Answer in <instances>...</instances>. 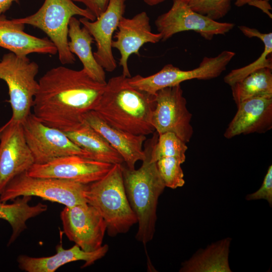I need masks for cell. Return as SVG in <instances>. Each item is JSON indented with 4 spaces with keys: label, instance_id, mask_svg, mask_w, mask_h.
<instances>
[{
    "label": "cell",
    "instance_id": "obj_1",
    "mask_svg": "<svg viewBox=\"0 0 272 272\" xmlns=\"http://www.w3.org/2000/svg\"><path fill=\"white\" fill-rule=\"evenodd\" d=\"M106 84L95 81L83 69L53 67L38 81L33 114L49 126L72 130L83 123L86 113L94 109Z\"/></svg>",
    "mask_w": 272,
    "mask_h": 272
},
{
    "label": "cell",
    "instance_id": "obj_2",
    "mask_svg": "<svg viewBox=\"0 0 272 272\" xmlns=\"http://www.w3.org/2000/svg\"><path fill=\"white\" fill-rule=\"evenodd\" d=\"M155 96L130 86L122 75L110 78L94 109L109 125L132 134L155 132L152 116Z\"/></svg>",
    "mask_w": 272,
    "mask_h": 272
},
{
    "label": "cell",
    "instance_id": "obj_3",
    "mask_svg": "<svg viewBox=\"0 0 272 272\" xmlns=\"http://www.w3.org/2000/svg\"><path fill=\"white\" fill-rule=\"evenodd\" d=\"M157 137L155 134L147 144L144 150L146 157L141 167L130 169L121 165L126 194L139 225L135 238L144 245L154 237L158 199L166 187L156 162L150 160L152 146Z\"/></svg>",
    "mask_w": 272,
    "mask_h": 272
},
{
    "label": "cell",
    "instance_id": "obj_4",
    "mask_svg": "<svg viewBox=\"0 0 272 272\" xmlns=\"http://www.w3.org/2000/svg\"><path fill=\"white\" fill-rule=\"evenodd\" d=\"M121 165H113L103 177L87 184L84 192L86 202L104 219L111 237L127 233L138 223L126 194Z\"/></svg>",
    "mask_w": 272,
    "mask_h": 272
},
{
    "label": "cell",
    "instance_id": "obj_5",
    "mask_svg": "<svg viewBox=\"0 0 272 272\" xmlns=\"http://www.w3.org/2000/svg\"><path fill=\"white\" fill-rule=\"evenodd\" d=\"M80 16L93 21L96 17L86 8L78 6L72 0H44L35 13L13 20L43 31L55 46L58 59L62 64L74 63L75 55L69 49V25L72 17Z\"/></svg>",
    "mask_w": 272,
    "mask_h": 272
},
{
    "label": "cell",
    "instance_id": "obj_6",
    "mask_svg": "<svg viewBox=\"0 0 272 272\" xmlns=\"http://www.w3.org/2000/svg\"><path fill=\"white\" fill-rule=\"evenodd\" d=\"M39 65L27 57L10 52L0 60V79L7 84L12 109L10 119L22 122L31 113L38 87Z\"/></svg>",
    "mask_w": 272,
    "mask_h": 272
},
{
    "label": "cell",
    "instance_id": "obj_7",
    "mask_svg": "<svg viewBox=\"0 0 272 272\" xmlns=\"http://www.w3.org/2000/svg\"><path fill=\"white\" fill-rule=\"evenodd\" d=\"M87 185L57 178L33 177L25 172L8 183L0 194V201L6 202L22 196H34L72 207L87 203L84 195Z\"/></svg>",
    "mask_w": 272,
    "mask_h": 272
},
{
    "label": "cell",
    "instance_id": "obj_8",
    "mask_svg": "<svg viewBox=\"0 0 272 272\" xmlns=\"http://www.w3.org/2000/svg\"><path fill=\"white\" fill-rule=\"evenodd\" d=\"M235 55L230 50H224L215 57H205L198 67L184 71L167 64L158 72L144 77L138 75L127 78L131 86L155 95L159 90L180 84L192 79L207 80L219 77L226 69Z\"/></svg>",
    "mask_w": 272,
    "mask_h": 272
},
{
    "label": "cell",
    "instance_id": "obj_9",
    "mask_svg": "<svg viewBox=\"0 0 272 272\" xmlns=\"http://www.w3.org/2000/svg\"><path fill=\"white\" fill-rule=\"evenodd\" d=\"M22 125L35 164H43L71 155L90 159L89 154L75 144L64 131L45 124L33 113L28 115Z\"/></svg>",
    "mask_w": 272,
    "mask_h": 272
},
{
    "label": "cell",
    "instance_id": "obj_10",
    "mask_svg": "<svg viewBox=\"0 0 272 272\" xmlns=\"http://www.w3.org/2000/svg\"><path fill=\"white\" fill-rule=\"evenodd\" d=\"M155 24L163 41L187 31H195L210 40L215 35H225L235 26L232 23L219 22L194 12L185 0H173L171 8L159 15Z\"/></svg>",
    "mask_w": 272,
    "mask_h": 272
},
{
    "label": "cell",
    "instance_id": "obj_11",
    "mask_svg": "<svg viewBox=\"0 0 272 272\" xmlns=\"http://www.w3.org/2000/svg\"><path fill=\"white\" fill-rule=\"evenodd\" d=\"M155 96L152 124L155 131L158 134L173 132L184 143L189 142L193 133L192 114L187 108L180 84L161 89Z\"/></svg>",
    "mask_w": 272,
    "mask_h": 272
},
{
    "label": "cell",
    "instance_id": "obj_12",
    "mask_svg": "<svg viewBox=\"0 0 272 272\" xmlns=\"http://www.w3.org/2000/svg\"><path fill=\"white\" fill-rule=\"evenodd\" d=\"M60 216L63 232L82 250L94 251L102 246L107 225L93 207L87 203L65 206Z\"/></svg>",
    "mask_w": 272,
    "mask_h": 272
},
{
    "label": "cell",
    "instance_id": "obj_13",
    "mask_svg": "<svg viewBox=\"0 0 272 272\" xmlns=\"http://www.w3.org/2000/svg\"><path fill=\"white\" fill-rule=\"evenodd\" d=\"M34 164L22 122L10 119L0 128V194L12 179Z\"/></svg>",
    "mask_w": 272,
    "mask_h": 272
},
{
    "label": "cell",
    "instance_id": "obj_14",
    "mask_svg": "<svg viewBox=\"0 0 272 272\" xmlns=\"http://www.w3.org/2000/svg\"><path fill=\"white\" fill-rule=\"evenodd\" d=\"M113 165L78 155H71L43 164H34L27 172L33 177L54 178L89 184L103 177Z\"/></svg>",
    "mask_w": 272,
    "mask_h": 272
},
{
    "label": "cell",
    "instance_id": "obj_15",
    "mask_svg": "<svg viewBox=\"0 0 272 272\" xmlns=\"http://www.w3.org/2000/svg\"><path fill=\"white\" fill-rule=\"evenodd\" d=\"M126 0H109L105 11L94 21L81 17L79 20L94 38L96 50L93 52L97 62L108 72L117 67L112 50L113 35L124 16Z\"/></svg>",
    "mask_w": 272,
    "mask_h": 272
},
{
    "label": "cell",
    "instance_id": "obj_16",
    "mask_svg": "<svg viewBox=\"0 0 272 272\" xmlns=\"http://www.w3.org/2000/svg\"><path fill=\"white\" fill-rule=\"evenodd\" d=\"M150 22V18L144 11L130 18L123 16L119 21L112 47L120 53L119 64L122 69V75L125 77H131L128 66L129 56L132 54L139 56L140 49L145 44H155L162 40L160 33L152 31Z\"/></svg>",
    "mask_w": 272,
    "mask_h": 272
},
{
    "label": "cell",
    "instance_id": "obj_17",
    "mask_svg": "<svg viewBox=\"0 0 272 272\" xmlns=\"http://www.w3.org/2000/svg\"><path fill=\"white\" fill-rule=\"evenodd\" d=\"M237 111L224 133L227 139L240 134L264 133L272 128V96L246 100L237 105Z\"/></svg>",
    "mask_w": 272,
    "mask_h": 272
},
{
    "label": "cell",
    "instance_id": "obj_18",
    "mask_svg": "<svg viewBox=\"0 0 272 272\" xmlns=\"http://www.w3.org/2000/svg\"><path fill=\"white\" fill-rule=\"evenodd\" d=\"M83 119L117 151L128 168L135 169L138 161L145 159L146 155L143 149L145 135L132 134L115 128L106 122L94 110L86 113Z\"/></svg>",
    "mask_w": 272,
    "mask_h": 272
},
{
    "label": "cell",
    "instance_id": "obj_19",
    "mask_svg": "<svg viewBox=\"0 0 272 272\" xmlns=\"http://www.w3.org/2000/svg\"><path fill=\"white\" fill-rule=\"evenodd\" d=\"M54 255L41 257H33L20 255L17 258L19 268L26 272H54L60 266L72 262L82 260V267L93 264L104 257L109 249L107 244L102 245L94 251H86L75 244L69 249H64L61 244L56 247Z\"/></svg>",
    "mask_w": 272,
    "mask_h": 272
},
{
    "label": "cell",
    "instance_id": "obj_20",
    "mask_svg": "<svg viewBox=\"0 0 272 272\" xmlns=\"http://www.w3.org/2000/svg\"><path fill=\"white\" fill-rule=\"evenodd\" d=\"M25 25L13 19L0 16V47L9 50L19 57L37 53L55 55L57 49L50 39L39 38L26 33Z\"/></svg>",
    "mask_w": 272,
    "mask_h": 272
},
{
    "label": "cell",
    "instance_id": "obj_21",
    "mask_svg": "<svg viewBox=\"0 0 272 272\" xmlns=\"http://www.w3.org/2000/svg\"><path fill=\"white\" fill-rule=\"evenodd\" d=\"M75 16L71 18L69 25L68 46L70 51L75 54L83 64V69L94 80L105 84L106 75L104 69L97 62L92 49L94 40L88 30Z\"/></svg>",
    "mask_w": 272,
    "mask_h": 272
},
{
    "label": "cell",
    "instance_id": "obj_22",
    "mask_svg": "<svg viewBox=\"0 0 272 272\" xmlns=\"http://www.w3.org/2000/svg\"><path fill=\"white\" fill-rule=\"evenodd\" d=\"M232 239L225 238L197 250L181 263L180 272H231L229 262Z\"/></svg>",
    "mask_w": 272,
    "mask_h": 272
},
{
    "label": "cell",
    "instance_id": "obj_23",
    "mask_svg": "<svg viewBox=\"0 0 272 272\" xmlns=\"http://www.w3.org/2000/svg\"><path fill=\"white\" fill-rule=\"evenodd\" d=\"M64 132L75 144L89 154L91 159L113 165L124 162L121 155L105 139L85 122L76 128Z\"/></svg>",
    "mask_w": 272,
    "mask_h": 272
},
{
    "label": "cell",
    "instance_id": "obj_24",
    "mask_svg": "<svg viewBox=\"0 0 272 272\" xmlns=\"http://www.w3.org/2000/svg\"><path fill=\"white\" fill-rule=\"evenodd\" d=\"M31 198L30 196H20L10 204L0 201V219L8 222L12 229L8 246L13 243L27 229L26 222L28 220L47 211V205L41 202L30 206L29 202Z\"/></svg>",
    "mask_w": 272,
    "mask_h": 272
},
{
    "label": "cell",
    "instance_id": "obj_25",
    "mask_svg": "<svg viewBox=\"0 0 272 272\" xmlns=\"http://www.w3.org/2000/svg\"><path fill=\"white\" fill-rule=\"evenodd\" d=\"M230 87L236 105L252 98L272 96V69L256 70Z\"/></svg>",
    "mask_w": 272,
    "mask_h": 272
},
{
    "label": "cell",
    "instance_id": "obj_26",
    "mask_svg": "<svg viewBox=\"0 0 272 272\" xmlns=\"http://www.w3.org/2000/svg\"><path fill=\"white\" fill-rule=\"evenodd\" d=\"M239 30L246 37H257L262 41L264 50L253 62L240 68L232 70L224 78L225 83L231 86L253 72L263 68L272 69V33H263L255 28L239 26Z\"/></svg>",
    "mask_w": 272,
    "mask_h": 272
},
{
    "label": "cell",
    "instance_id": "obj_27",
    "mask_svg": "<svg viewBox=\"0 0 272 272\" xmlns=\"http://www.w3.org/2000/svg\"><path fill=\"white\" fill-rule=\"evenodd\" d=\"M187 149L186 143L175 133L171 132L160 133L152 146L150 160L151 162H156L161 158L172 157L183 163Z\"/></svg>",
    "mask_w": 272,
    "mask_h": 272
},
{
    "label": "cell",
    "instance_id": "obj_28",
    "mask_svg": "<svg viewBox=\"0 0 272 272\" xmlns=\"http://www.w3.org/2000/svg\"><path fill=\"white\" fill-rule=\"evenodd\" d=\"M183 163L172 157L161 158L156 162L159 173L165 187L176 189L185 183L181 165Z\"/></svg>",
    "mask_w": 272,
    "mask_h": 272
},
{
    "label": "cell",
    "instance_id": "obj_29",
    "mask_svg": "<svg viewBox=\"0 0 272 272\" xmlns=\"http://www.w3.org/2000/svg\"><path fill=\"white\" fill-rule=\"evenodd\" d=\"M194 12L217 21L225 17L231 8L232 0H185Z\"/></svg>",
    "mask_w": 272,
    "mask_h": 272
},
{
    "label": "cell",
    "instance_id": "obj_30",
    "mask_svg": "<svg viewBox=\"0 0 272 272\" xmlns=\"http://www.w3.org/2000/svg\"><path fill=\"white\" fill-rule=\"evenodd\" d=\"M247 200L258 199L266 200L269 206H272V165L267 169L260 187L254 192L248 194L245 196Z\"/></svg>",
    "mask_w": 272,
    "mask_h": 272
},
{
    "label": "cell",
    "instance_id": "obj_31",
    "mask_svg": "<svg viewBox=\"0 0 272 272\" xmlns=\"http://www.w3.org/2000/svg\"><path fill=\"white\" fill-rule=\"evenodd\" d=\"M74 2L81 3L85 5L96 19L100 16L106 9L109 0H72Z\"/></svg>",
    "mask_w": 272,
    "mask_h": 272
},
{
    "label": "cell",
    "instance_id": "obj_32",
    "mask_svg": "<svg viewBox=\"0 0 272 272\" xmlns=\"http://www.w3.org/2000/svg\"><path fill=\"white\" fill-rule=\"evenodd\" d=\"M249 5L260 9L271 18L272 15L270 12V11L271 10V7L268 1L266 0H258L252 2Z\"/></svg>",
    "mask_w": 272,
    "mask_h": 272
},
{
    "label": "cell",
    "instance_id": "obj_33",
    "mask_svg": "<svg viewBox=\"0 0 272 272\" xmlns=\"http://www.w3.org/2000/svg\"><path fill=\"white\" fill-rule=\"evenodd\" d=\"M15 0H0V16L3 15L11 7Z\"/></svg>",
    "mask_w": 272,
    "mask_h": 272
},
{
    "label": "cell",
    "instance_id": "obj_34",
    "mask_svg": "<svg viewBox=\"0 0 272 272\" xmlns=\"http://www.w3.org/2000/svg\"><path fill=\"white\" fill-rule=\"evenodd\" d=\"M234 1H235V5L238 7H241L247 4L249 5L252 2L258 1V0H234Z\"/></svg>",
    "mask_w": 272,
    "mask_h": 272
},
{
    "label": "cell",
    "instance_id": "obj_35",
    "mask_svg": "<svg viewBox=\"0 0 272 272\" xmlns=\"http://www.w3.org/2000/svg\"><path fill=\"white\" fill-rule=\"evenodd\" d=\"M165 0H144V2L149 6H154L157 5Z\"/></svg>",
    "mask_w": 272,
    "mask_h": 272
}]
</instances>
